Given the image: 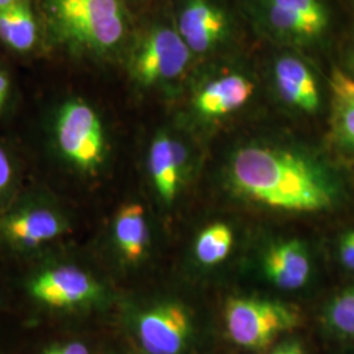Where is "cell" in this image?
Instances as JSON below:
<instances>
[{
	"instance_id": "obj_5",
	"label": "cell",
	"mask_w": 354,
	"mask_h": 354,
	"mask_svg": "<svg viewBox=\"0 0 354 354\" xmlns=\"http://www.w3.org/2000/svg\"><path fill=\"white\" fill-rule=\"evenodd\" d=\"M192 50L169 28H155L133 51L130 68L143 86H155L181 75L189 64Z\"/></svg>"
},
{
	"instance_id": "obj_2",
	"label": "cell",
	"mask_w": 354,
	"mask_h": 354,
	"mask_svg": "<svg viewBox=\"0 0 354 354\" xmlns=\"http://www.w3.org/2000/svg\"><path fill=\"white\" fill-rule=\"evenodd\" d=\"M51 37L68 50L106 54L127 33L122 0H45Z\"/></svg>"
},
{
	"instance_id": "obj_22",
	"label": "cell",
	"mask_w": 354,
	"mask_h": 354,
	"mask_svg": "<svg viewBox=\"0 0 354 354\" xmlns=\"http://www.w3.org/2000/svg\"><path fill=\"white\" fill-rule=\"evenodd\" d=\"M12 177V167L6 152L0 149V192L4 189Z\"/></svg>"
},
{
	"instance_id": "obj_20",
	"label": "cell",
	"mask_w": 354,
	"mask_h": 354,
	"mask_svg": "<svg viewBox=\"0 0 354 354\" xmlns=\"http://www.w3.org/2000/svg\"><path fill=\"white\" fill-rule=\"evenodd\" d=\"M339 253L342 266L354 272V230L346 232L340 241Z\"/></svg>"
},
{
	"instance_id": "obj_21",
	"label": "cell",
	"mask_w": 354,
	"mask_h": 354,
	"mask_svg": "<svg viewBox=\"0 0 354 354\" xmlns=\"http://www.w3.org/2000/svg\"><path fill=\"white\" fill-rule=\"evenodd\" d=\"M44 354H89V352L84 344L73 342L64 344V345L53 346Z\"/></svg>"
},
{
	"instance_id": "obj_18",
	"label": "cell",
	"mask_w": 354,
	"mask_h": 354,
	"mask_svg": "<svg viewBox=\"0 0 354 354\" xmlns=\"http://www.w3.org/2000/svg\"><path fill=\"white\" fill-rule=\"evenodd\" d=\"M234 243L231 228L225 223H214L205 228L196 241V256L203 266H216L228 256Z\"/></svg>"
},
{
	"instance_id": "obj_24",
	"label": "cell",
	"mask_w": 354,
	"mask_h": 354,
	"mask_svg": "<svg viewBox=\"0 0 354 354\" xmlns=\"http://www.w3.org/2000/svg\"><path fill=\"white\" fill-rule=\"evenodd\" d=\"M20 1H26V0H0V11L7 7H11L16 3H20Z\"/></svg>"
},
{
	"instance_id": "obj_13",
	"label": "cell",
	"mask_w": 354,
	"mask_h": 354,
	"mask_svg": "<svg viewBox=\"0 0 354 354\" xmlns=\"http://www.w3.org/2000/svg\"><path fill=\"white\" fill-rule=\"evenodd\" d=\"M184 153L180 146L165 133L158 134L152 140L149 155V168L152 183L160 198L171 203L176 197Z\"/></svg>"
},
{
	"instance_id": "obj_19",
	"label": "cell",
	"mask_w": 354,
	"mask_h": 354,
	"mask_svg": "<svg viewBox=\"0 0 354 354\" xmlns=\"http://www.w3.org/2000/svg\"><path fill=\"white\" fill-rule=\"evenodd\" d=\"M324 317L332 330L342 336L354 337V286L339 292L329 302Z\"/></svg>"
},
{
	"instance_id": "obj_11",
	"label": "cell",
	"mask_w": 354,
	"mask_h": 354,
	"mask_svg": "<svg viewBox=\"0 0 354 354\" xmlns=\"http://www.w3.org/2000/svg\"><path fill=\"white\" fill-rule=\"evenodd\" d=\"M268 279L285 290H297L307 283L311 274L310 256L299 241H286L272 245L264 257Z\"/></svg>"
},
{
	"instance_id": "obj_6",
	"label": "cell",
	"mask_w": 354,
	"mask_h": 354,
	"mask_svg": "<svg viewBox=\"0 0 354 354\" xmlns=\"http://www.w3.org/2000/svg\"><path fill=\"white\" fill-rule=\"evenodd\" d=\"M192 329L188 311L178 304H159L142 314L138 337L149 354H180Z\"/></svg>"
},
{
	"instance_id": "obj_25",
	"label": "cell",
	"mask_w": 354,
	"mask_h": 354,
	"mask_svg": "<svg viewBox=\"0 0 354 354\" xmlns=\"http://www.w3.org/2000/svg\"><path fill=\"white\" fill-rule=\"evenodd\" d=\"M4 104H6V102H3L0 100V112H1V109H3V106H4Z\"/></svg>"
},
{
	"instance_id": "obj_9",
	"label": "cell",
	"mask_w": 354,
	"mask_h": 354,
	"mask_svg": "<svg viewBox=\"0 0 354 354\" xmlns=\"http://www.w3.org/2000/svg\"><path fill=\"white\" fill-rule=\"evenodd\" d=\"M270 24L292 37L319 36L328 24V15L320 0H264Z\"/></svg>"
},
{
	"instance_id": "obj_3",
	"label": "cell",
	"mask_w": 354,
	"mask_h": 354,
	"mask_svg": "<svg viewBox=\"0 0 354 354\" xmlns=\"http://www.w3.org/2000/svg\"><path fill=\"white\" fill-rule=\"evenodd\" d=\"M231 340L247 349H263L281 333L297 328L299 313L289 304L260 298H232L225 306Z\"/></svg>"
},
{
	"instance_id": "obj_4",
	"label": "cell",
	"mask_w": 354,
	"mask_h": 354,
	"mask_svg": "<svg viewBox=\"0 0 354 354\" xmlns=\"http://www.w3.org/2000/svg\"><path fill=\"white\" fill-rule=\"evenodd\" d=\"M55 138L66 160L80 171L92 172L102 165L105 134L96 111L82 100L61 106L55 122Z\"/></svg>"
},
{
	"instance_id": "obj_23",
	"label": "cell",
	"mask_w": 354,
	"mask_h": 354,
	"mask_svg": "<svg viewBox=\"0 0 354 354\" xmlns=\"http://www.w3.org/2000/svg\"><path fill=\"white\" fill-rule=\"evenodd\" d=\"M272 354H306L304 345L299 342H288L282 345Z\"/></svg>"
},
{
	"instance_id": "obj_16",
	"label": "cell",
	"mask_w": 354,
	"mask_h": 354,
	"mask_svg": "<svg viewBox=\"0 0 354 354\" xmlns=\"http://www.w3.org/2000/svg\"><path fill=\"white\" fill-rule=\"evenodd\" d=\"M0 39L12 50L29 51L37 41V21L30 0L0 11Z\"/></svg>"
},
{
	"instance_id": "obj_10",
	"label": "cell",
	"mask_w": 354,
	"mask_h": 354,
	"mask_svg": "<svg viewBox=\"0 0 354 354\" xmlns=\"http://www.w3.org/2000/svg\"><path fill=\"white\" fill-rule=\"evenodd\" d=\"M1 232L15 245L33 248L58 238L66 228L64 218L50 209H26L7 216Z\"/></svg>"
},
{
	"instance_id": "obj_7",
	"label": "cell",
	"mask_w": 354,
	"mask_h": 354,
	"mask_svg": "<svg viewBox=\"0 0 354 354\" xmlns=\"http://www.w3.org/2000/svg\"><path fill=\"white\" fill-rule=\"evenodd\" d=\"M30 292L42 304L70 308L97 301L102 291L84 270L76 266H58L39 274L32 282Z\"/></svg>"
},
{
	"instance_id": "obj_14",
	"label": "cell",
	"mask_w": 354,
	"mask_h": 354,
	"mask_svg": "<svg viewBox=\"0 0 354 354\" xmlns=\"http://www.w3.org/2000/svg\"><path fill=\"white\" fill-rule=\"evenodd\" d=\"M253 95V84L245 76H223L209 83L196 97V108L207 117H221L241 108Z\"/></svg>"
},
{
	"instance_id": "obj_1",
	"label": "cell",
	"mask_w": 354,
	"mask_h": 354,
	"mask_svg": "<svg viewBox=\"0 0 354 354\" xmlns=\"http://www.w3.org/2000/svg\"><path fill=\"white\" fill-rule=\"evenodd\" d=\"M230 176L243 196L273 209L315 213L335 201V188L324 171L295 152L243 147L231 160Z\"/></svg>"
},
{
	"instance_id": "obj_12",
	"label": "cell",
	"mask_w": 354,
	"mask_h": 354,
	"mask_svg": "<svg viewBox=\"0 0 354 354\" xmlns=\"http://www.w3.org/2000/svg\"><path fill=\"white\" fill-rule=\"evenodd\" d=\"M276 84L281 97L301 111H317L320 96L315 77L304 62L292 57H283L274 68Z\"/></svg>"
},
{
	"instance_id": "obj_8",
	"label": "cell",
	"mask_w": 354,
	"mask_h": 354,
	"mask_svg": "<svg viewBox=\"0 0 354 354\" xmlns=\"http://www.w3.org/2000/svg\"><path fill=\"white\" fill-rule=\"evenodd\" d=\"M225 13L209 0H188L178 19V33L190 50L205 53L213 49L226 35Z\"/></svg>"
},
{
	"instance_id": "obj_15",
	"label": "cell",
	"mask_w": 354,
	"mask_h": 354,
	"mask_svg": "<svg viewBox=\"0 0 354 354\" xmlns=\"http://www.w3.org/2000/svg\"><path fill=\"white\" fill-rule=\"evenodd\" d=\"M114 238L127 261H138L147 250L150 235L140 203L125 205L115 216Z\"/></svg>"
},
{
	"instance_id": "obj_17",
	"label": "cell",
	"mask_w": 354,
	"mask_h": 354,
	"mask_svg": "<svg viewBox=\"0 0 354 354\" xmlns=\"http://www.w3.org/2000/svg\"><path fill=\"white\" fill-rule=\"evenodd\" d=\"M333 93V125L339 138L354 149V80L335 70L330 77Z\"/></svg>"
}]
</instances>
